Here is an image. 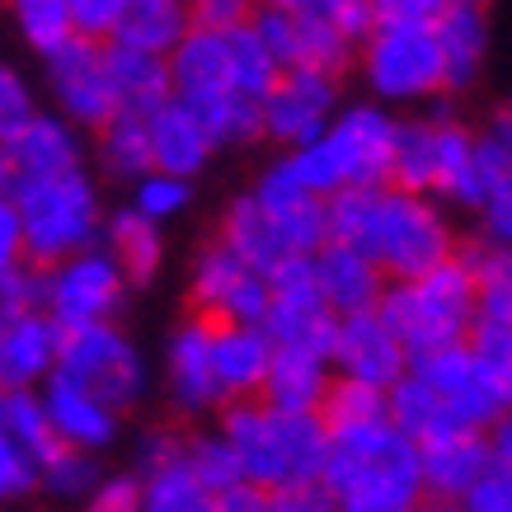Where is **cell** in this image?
Segmentation results:
<instances>
[{
    "label": "cell",
    "instance_id": "cell-43",
    "mask_svg": "<svg viewBox=\"0 0 512 512\" xmlns=\"http://www.w3.org/2000/svg\"><path fill=\"white\" fill-rule=\"evenodd\" d=\"M10 15H15L24 43L38 57L57 52L66 38H76L71 33V15H66V0H10Z\"/></svg>",
    "mask_w": 512,
    "mask_h": 512
},
{
    "label": "cell",
    "instance_id": "cell-26",
    "mask_svg": "<svg viewBox=\"0 0 512 512\" xmlns=\"http://www.w3.org/2000/svg\"><path fill=\"white\" fill-rule=\"evenodd\" d=\"M268 362H273V343L259 325H212V376H217L221 404L259 400Z\"/></svg>",
    "mask_w": 512,
    "mask_h": 512
},
{
    "label": "cell",
    "instance_id": "cell-45",
    "mask_svg": "<svg viewBox=\"0 0 512 512\" xmlns=\"http://www.w3.org/2000/svg\"><path fill=\"white\" fill-rule=\"evenodd\" d=\"M47 301V273L33 264H15L0 273V320L10 315H38Z\"/></svg>",
    "mask_w": 512,
    "mask_h": 512
},
{
    "label": "cell",
    "instance_id": "cell-2",
    "mask_svg": "<svg viewBox=\"0 0 512 512\" xmlns=\"http://www.w3.org/2000/svg\"><path fill=\"white\" fill-rule=\"evenodd\" d=\"M221 437L235 451L240 480L282 494L296 484H320L325 470L329 433L320 414H278L259 400H235L221 404Z\"/></svg>",
    "mask_w": 512,
    "mask_h": 512
},
{
    "label": "cell",
    "instance_id": "cell-21",
    "mask_svg": "<svg viewBox=\"0 0 512 512\" xmlns=\"http://www.w3.org/2000/svg\"><path fill=\"white\" fill-rule=\"evenodd\" d=\"M170 99H179L188 113L217 109L231 90V62H226V38L212 29H188L170 57Z\"/></svg>",
    "mask_w": 512,
    "mask_h": 512
},
{
    "label": "cell",
    "instance_id": "cell-15",
    "mask_svg": "<svg viewBox=\"0 0 512 512\" xmlns=\"http://www.w3.org/2000/svg\"><path fill=\"white\" fill-rule=\"evenodd\" d=\"M10 188L19 184H43V179H62V174L85 170V141L71 123H62L57 113H33L15 137L0 146Z\"/></svg>",
    "mask_w": 512,
    "mask_h": 512
},
{
    "label": "cell",
    "instance_id": "cell-23",
    "mask_svg": "<svg viewBox=\"0 0 512 512\" xmlns=\"http://www.w3.org/2000/svg\"><path fill=\"white\" fill-rule=\"evenodd\" d=\"M146 151H151V174H170V179H184L193 184L207 160H212V141L202 132V123L179 104V99H165L160 109H151L146 118Z\"/></svg>",
    "mask_w": 512,
    "mask_h": 512
},
{
    "label": "cell",
    "instance_id": "cell-6",
    "mask_svg": "<svg viewBox=\"0 0 512 512\" xmlns=\"http://www.w3.org/2000/svg\"><path fill=\"white\" fill-rule=\"evenodd\" d=\"M357 254H367L386 282H419L423 273L442 268L456 254V226L442 212V202L381 188Z\"/></svg>",
    "mask_w": 512,
    "mask_h": 512
},
{
    "label": "cell",
    "instance_id": "cell-22",
    "mask_svg": "<svg viewBox=\"0 0 512 512\" xmlns=\"http://www.w3.org/2000/svg\"><path fill=\"white\" fill-rule=\"evenodd\" d=\"M433 123V188L428 198H442L451 207H466V212H480V193H475V165H470V151H475V127L461 123L456 109H451L447 94H437L433 109L423 113Z\"/></svg>",
    "mask_w": 512,
    "mask_h": 512
},
{
    "label": "cell",
    "instance_id": "cell-28",
    "mask_svg": "<svg viewBox=\"0 0 512 512\" xmlns=\"http://www.w3.org/2000/svg\"><path fill=\"white\" fill-rule=\"evenodd\" d=\"M217 240L231 249L235 259L245 268H254L259 278H268L282 259H292L287 245H282L278 226L268 221V212L249 193H235L226 207H221V221H217Z\"/></svg>",
    "mask_w": 512,
    "mask_h": 512
},
{
    "label": "cell",
    "instance_id": "cell-3",
    "mask_svg": "<svg viewBox=\"0 0 512 512\" xmlns=\"http://www.w3.org/2000/svg\"><path fill=\"white\" fill-rule=\"evenodd\" d=\"M10 207L19 217L24 264L43 268V273L85 254V249H99L104 202H99V188H94V179L85 170L10 188Z\"/></svg>",
    "mask_w": 512,
    "mask_h": 512
},
{
    "label": "cell",
    "instance_id": "cell-14",
    "mask_svg": "<svg viewBox=\"0 0 512 512\" xmlns=\"http://www.w3.org/2000/svg\"><path fill=\"white\" fill-rule=\"evenodd\" d=\"M343 109V80L315 76V71H282L278 85L268 90V99L259 104L264 118V141L287 151H301L311 141L325 137L329 118Z\"/></svg>",
    "mask_w": 512,
    "mask_h": 512
},
{
    "label": "cell",
    "instance_id": "cell-57",
    "mask_svg": "<svg viewBox=\"0 0 512 512\" xmlns=\"http://www.w3.org/2000/svg\"><path fill=\"white\" fill-rule=\"evenodd\" d=\"M419 512H461V508H456V503H423Z\"/></svg>",
    "mask_w": 512,
    "mask_h": 512
},
{
    "label": "cell",
    "instance_id": "cell-12",
    "mask_svg": "<svg viewBox=\"0 0 512 512\" xmlns=\"http://www.w3.org/2000/svg\"><path fill=\"white\" fill-rule=\"evenodd\" d=\"M127 282L113 268L104 249H85L66 264L47 268V301L43 315L52 329H85V325H113V315L123 311Z\"/></svg>",
    "mask_w": 512,
    "mask_h": 512
},
{
    "label": "cell",
    "instance_id": "cell-4",
    "mask_svg": "<svg viewBox=\"0 0 512 512\" xmlns=\"http://www.w3.org/2000/svg\"><path fill=\"white\" fill-rule=\"evenodd\" d=\"M390 137H395V118L381 104H343L329 118L325 137L301 151H287L282 160L315 198H329L339 188H386Z\"/></svg>",
    "mask_w": 512,
    "mask_h": 512
},
{
    "label": "cell",
    "instance_id": "cell-18",
    "mask_svg": "<svg viewBox=\"0 0 512 512\" xmlns=\"http://www.w3.org/2000/svg\"><path fill=\"white\" fill-rule=\"evenodd\" d=\"M165 390L184 419H202L221 409V390L212 376V325L188 315L165 343Z\"/></svg>",
    "mask_w": 512,
    "mask_h": 512
},
{
    "label": "cell",
    "instance_id": "cell-54",
    "mask_svg": "<svg viewBox=\"0 0 512 512\" xmlns=\"http://www.w3.org/2000/svg\"><path fill=\"white\" fill-rule=\"evenodd\" d=\"M273 512H334V498L325 494V484H296L282 494H268Z\"/></svg>",
    "mask_w": 512,
    "mask_h": 512
},
{
    "label": "cell",
    "instance_id": "cell-32",
    "mask_svg": "<svg viewBox=\"0 0 512 512\" xmlns=\"http://www.w3.org/2000/svg\"><path fill=\"white\" fill-rule=\"evenodd\" d=\"M104 57H109V80H113L118 113L146 118L151 109H160L170 99V66H165V57L132 52V47H118V43H104Z\"/></svg>",
    "mask_w": 512,
    "mask_h": 512
},
{
    "label": "cell",
    "instance_id": "cell-25",
    "mask_svg": "<svg viewBox=\"0 0 512 512\" xmlns=\"http://www.w3.org/2000/svg\"><path fill=\"white\" fill-rule=\"evenodd\" d=\"M489 466H494L489 433H461V437L428 442V447H419L423 498L428 503H461L470 494V484L480 480Z\"/></svg>",
    "mask_w": 512,
    "mask_h": 512
},
{
    "label": "cell",
    "instance_id": "cell-36",
    "mask_svg": "<svg viewBox=\"0 0 512 512\" xmlns=\"http://www.w3.org/2000/svg\"><path fill=\"white\" fill-rule=\"evenodd\" d=\"M94 156H99V170L118 179V184H137L151 174V151H146V123L132 118V113H118L113 123L99 127V141H94Z\"/></svg>",
    "mask_w": 512,
    "mask_h": 512
},
{
    "label": "cell",
    "instance_id": "cell-49",
    "mask_svg": "<svg viewBox=\"0 0 512 512\" xmlns=\"http://www.w3.org/2000/svg\"><path fill=\"white\" fill-rule=\"evenodd\" d=\"M174 461H184V428H170V423H160V428H146L137 442V480L146 475H156V470L174 466Z\"/></svg>",
    "mask_w": 512,
    "mask_h": 512
},
{
    "label": "cell",
    "instance_id": "cell-20",
    "mask_svg": "<svg viewBox=\"0 0 512 512\" xmlns=\"http://www.w3.org/2000/svg\"><path fill=\"white\" fill-rule=\"evenodd\" d=\"M38 404H43L47 423H52V437L71 451H85V456L109 451L118 442V433H123V419L113 414L109 404H99L94 395H85L57 372L38 386Z\"/></svg>",
    "mask_w": 512,
    "mask_h": 512
},
{
    "label": "cell",
    "instance_id": "cell-37",
    "mask_svg": "<svg viewBox=\"0 0 512 512\" xmlns=\"http://www.w3.org/2000/svg\"><path fill=\"white\" fill-rule=\"evenodd\" d=\"M226 38V62H231V90L249 104H264L268 90L278 85V62L268 57V47L259 43V33L249 24H235V29L221 33Z\"/></svg>",
    "mask_w": 512,
    "mask_h": 512
},
{
    "label": "cell",
    "instance_id": "cell-39",
    "mask_svg": "<svg viewBox=\"0 0 512 512\" xmlns=\"http://www.w3.org/2000/svg\"><path fill=\"white\" fill-rule=\"evenodd\" d=\"M184 470L212 498L235 489V484H245L240 480V466H235V451L226 447V437H221L217 428H193V433H184Z\"/></svg>",
    "mask_w": 512,
    "mask_h": 512
},
{
    "label": "cell",
    "instance_id": "cell-58",
    "mask_svg": "<svg viewBox=\"0 0 512 512\" xmlns=\"http://www.w3.org/2000/svg\"><path fill=\"white\" fill-rule=\"evenodd\" d=\"M0 198H10V174H5V160H0Z\"/></svg>",
    "mask_w": 512,
    "mask_h": 512
},
{
    "label": "cell",
    "instance_id": "cell-29",
    "mask_svg": "<svg viewBox=\"0 0 512 512\" xmlns=\"http://www.w3.org/2000/svg\"><path fill=\"white\" fill-rule=\"evenodd\" d=\"M99 235H104V254L123 273L127 292L156 282L160 264H165V235H160V226L141 221L132 207H118V212H104V231Z\"/></svg>",
    "mask_w": 512,
    "mask_h": 512
},
{
    "label": "cell",
    "instance_id": "cell-17",
    "mask_svg": "<svg viewBox=\"0 0 512 512\" xmlns=\"http://www.w3.org/2000/svg\"><path fill=\"white\" fill-rule=\"evenodd\" d=\"M329 372L343 376V381H362L372 390H390L409 372V357L395 343V334L376 320V311H367L339 320L334 348H329Z\"/></svg>",
    "mask_w": 512,
    "mask_h": 512
},
{
    "label": "cell",
    "instance_id": "cell-9",
    "mask_svg": "<svg viewBox=\"0 0 512 512\" xmlns=\"http://www.w3.org/2000/svg\"><path fill=\"white\" fill-rule=\"evenodd\" d=\"M409 376H419L437 400L447 404V414L466 433H489L498 423H508L512 404V376L484 367L466 343H451L437 353L409 357Z\"/></svg>",
    "mask_w": 512,
    "mask_h": 512
},
{
    "label": "cell",
    "instance_id": "cell-35",
    "mask_svg": "<svg viewBox=\"0 0 512 512\" xmlns=\"http://www.w3.org/2000/svg\"><path fill=\"white\" fill-rule=\"evenodd\" d=\"M0 428L10 433V442L38 470L62 451V442L52 437V423H47L43 404H38V390H0Z\"/></svg>",
    "mask_w": 512,
    "mask_h": 512
},
{
    "label": "cell",
    "instance_id": "cell-13",
    "mask_svg": "<svg viewBox=\"0 0 512 512\" xmlns=\"http://www.w3.org/2000/svg\"><path fill=\"white\" fill-rule=\"evenodd\" d=\"M188 301H193V315L207 325H259L268 311V282L212 235L207 245H198Z\"/></svg>",
    "mask_w": 512,
    "mask_h": 512
},
{
    "label": "cell",
    "instance_id": "cell-56",
    "mask_svg": "<svg viewBox=\"0 0 512 512\" xmlns=\"http://www.w3.org/2000/svg\"><path fill=\"white\" fill-rule=\"evenodd\" d=\"M217 512H273V508H268L264 489H254V484H235V489L217 494Z\"/></svg>",
    "mask_w": 512,
    "mask_h": 512
},
{
    "label": "cell",
    "instance_id": "cell-52",
    "mask_svg": "<svg viewBox=\"0 0 512 512\" xmlns=\"http://www.w3.org/2000/svg\"><path fill=\"white\" fill-rule=\"evenodd\" d=\"M193 29H212L226 33L235 24H249V15L259 10V0H184Z\"/></svg>",
    "mask_w": 512,
    "mask_h": 512
},
{
    "label": "cell",
    "instance_id": "cell-48",
    "mask_svg": "<svg viewBox=\"0 0 512 512\" xmlns=\"http://www.w3.org/2000/svg\"><path fill=\"white\" fill-rule=\"evenodd\" d=\"M127 0H66V15H71V33L90 38V43H109L118 19H123Z\"/></svg>",
    "mask_w": 512,
    "mask_h": 512
},
{
    "label": "cell",
    "instance_id": "cell-38",
    "mask_svg": "<svg viewBox=\"0 0 512 512\" xmlns=\"http://www.w3.org/2000/svg\"><path fill=\"white\" fill-rule=\"evenodd\" d=\"M470 165H475V193H480V207L489 198H498V193H512V123H508V113H494L489 127L475 132Z\"/></svg>",
    "mask_w": 512,
    "mask_h": 512
},
{
    "label": "cell",
    "instance_id": "cell-55",
    "mask_svg": "<svg viewBox=\"0 0 512 512\" xmlns=\"http://www.w3.org/2000/svg\"><path fill=\"white\" fill-rule=\"evenodd\" d=\"M15 264H24V240H19V217L10 198H0V273H10Z\"/></svg>",
    "mask_w": 512,
    "mask_h": 512
},
{
    "label": "cell",
    "instance_id": "cell-41",
    "mask_svg": "<svg viewBox=\"0 0 512 512\" xmlns=\"http://www.w3.org/2000/svg\"><path fill=\"white\" fill-rule=\"evenodd\" d=\"M320 423L325 433H339V428H362V423L386 419V390H372L362 381H343V376H329L325 400H320Z\"/></svg>",
    "mask_w": 512,
    "mask_h": 512
},
{
    "label": "cell",
    "instance_id": "cell-46",
    "mask_svg": "<svg viewBox=\"0 0 512 512\" xmlns=\"http://www.w3.org/2000/svg\"><path fill=\"white\" fill-rule=\"evenodd\" d=\"M38 113V94L10 62H0V146Z\"/></svg>",
    "mask_w": 512,
    "mask_h": 512
},
{
    "label": "cell",
    "instance_id": "cell-27",
    "mask_svg": "<svg viewBox=\"0 0 512 512\" xmlns=\"http://www.w3.org/2000/svg\"><path fill=\"white\" fill-rule=\"evenodd\" d=\"M57 367V329L43 311L0 320V390H38Z\"/></svg>",
    "mask_w": 512,
    "mask_h": 512
},
{
    "label": "cell",
    "instance_id": "cell-33",
    "mask_svg": "<svg viewBox=\"0 0 512 512\" xmlns=\"http://www.w3.org/2000/svg\"><path fill=\"white\" fill-rule=\"evenodd\" d=\"M188 29H193V19H188L184 0H127L109 43L151 52V57H170Z\"/></svg>",
    "mask_w": 512,
    "mask_h": 512
},
{
    "label": "cell",
    "instance_id": "cell-47",
    "mask_svg": "<svg viewBox=\"0 0 512 512\" xmlns=\"http://www.w3.org/2000/svg\"><path fill=\"white\" fill-rule=\"evenodd\" d=\"M33 494H38V466L0 428V508H15V503H24Z\"/></svg>",
    "mask_w": 512,
    "mask_h": 512
},
{
    "label": "cell",
    "instance_id": "cell-11",
    "mask_svg": "<svg viewBox=\"0 0 512 512\" xmlns=\"http://www.w3.org/2000/svg\"><path fill=\"white\" fill-rule=\"evenodd\" d=\"M43 76H47V94H52V104H57V118L71 123L76 132H99L104 123L118 118L104 43L66 38L57 52L43 57Z\"/></svg>",
    "mask_w": 512,
    "mask_h": 512
},
{
    "label": "cell",
    "instance_id": "cell-51",
    "mask_svg": "<svg viewBox=\"0 0 512 512\" xmlns=\"http://www.w3.org/2000/svg\"><path fill=\"white\" fill-rule=\"evenodd\" d=\"M76 512H141V480L132 470L104 475V480L94 484V494L85 498Z\"/></svg>",
    "mask_w": 512,
    "mask_h": 512
},
{
    "label": "cell",
    "instance_id": "cell-34",
    "mask_svg": "<svg viewBox=\"0 0 512 512\" xmlns=\"http://www.w3.org/2000/svg\"><path fill=\"white\" fill-rule=\"evenodd\" d=\"M386 188L428 198V188H433V123L428 118H395Z\"/></svg>",
    "mask_w": 512,
    "mask_h": 512
},
{
    "label": "cell",
    "instance_id": "cell-31",
    "mask_svg": "<svg viewBox=\"0 0 512 512\" xmlns=\"http://www.w3.org/2000/svg\"><path fill=\"white\" fill-rule=\"evenodd\" d=\"M386 423L400 437H409L414 447H428V442H442V437L466 433V428L447 414V404L437 400L433 390L423 386L419 376H409V372L386 390Z\"/></svg>",
    "mask_w": 512,
    "mask_h": 512
},
{
    "label": "cell",
    "instance_id": "cell-44",
    "mask_svg": "<svg viewBox=\"0 0 512 512\" xmlns=\"http://www.w3.org/2000/svg\"><path fill=\"white\" fill-rule=\"evenodd\" d=\"M188 202H193V184L184 179H170V174H146L132 184V212L151 226H165V221L184 217Z\"/></svg>",
    "mask_w": 512,
    "mask_h": 512
},
{
    "label": "cell",
    "instance_id": "cell-7",
    "mask_svg": "<svg viewBox=\"0 0 512 512\" xmlns=\"http://www.w3.org/2000/svg\"><path fill=\"white\" fill-rule=\"evenodd\" d=\"M52 372L66 376L85 395H94L99 404H109L118 419L151 395V367H146L141 348L118 325L62 329L57 334V367Z\"/></svg>",
    "mask_w": 512,
    "mask_h": 512
},
{
    "label": "cell",
    "instance_id": "cell-30",
    "mask_svg": "<svg viewBox=\"0 0 512 512\" xmlns=\"http://www.w3.org/2000/svg\"><path fill=\"white\" fill-rule=\"evenodd\" d=\"M329 362L311 353H292V348H273L268 376L259 386V404L278 409V414H315L329 386Z\"/></svg>",
    "mask_w": 512,
    "mask_h": 512
},
{
    "label": "cell",
    "instance_id": "cell-50",
    "mask_svg": "<svg viewBox=\"0 0 512 512\" xmlns=\"http://www.w3.org/2000/svg\"><path fill=\"white\" fill-rule=\"evenodd\" d=\"M456 508L461 512H512V466L494 461L480 480L470 484V494Z\"/></svg>",
    "mask_w": 512,
    "mask_h": 512
},
{
    "label": "cell",
    "instance_id": "cell-1",
    "mask_svg": "<svg viewBox=\"0 0 512 512\" xmlns=\"http://www.w3.org/2000/svg\"><path fill=\"white\" fill-rule=\"evenodd\" d=\"M320 484L334 498V512H419L428 503L419 480V447L386 419L329 433Z\"/></svg>",
    "mask_w": 512,
    "mask_h": 512
},
{
    "label": "cell",
    "instance_id": "cell-19",
    "mask_svg": "<svg viewBox=\"0 0 512 512\" xmlns=\"http://www.w3.org/2000/svg\"><path fill=\"white\" fill-rule=\"evenodd\" d=\"M433 38L442 52V94H466L484 76L494 29H489V5L480 0H456L433 19Z\"/></svg>",
    "mask_w": 512,
    "mask_h": 512
},
{
    "label": "cell",
    "instance_id": "cell-8",
    "mask_svg": "<svg viewBox=\"0 0 512 512\" xmlns=\"http://www.w3.org/2000/svg\"><path fill=\"white\" fill-rule=\"evenodd\" d=\"M357 71L386 104H423L442 94V52L433 24H376L357 43Z\"/></svg>",
    "mask_w": 512,
    "mask_h": 512
},
{
    "label": "cell",
    "instance_id": "cell-16",
    "mask_svg": "<svg viewBox=\"0 0 512 512\" xmlns=\"http://www.w3.org/2000/svg\"><path fill=\"white\" fill-rule=\"evenodd\" d=\"M249 198L259 202L268 212V221L278 226L287 254L311 259L315 249L325 245V198H315L311 188H301V179H296L292 165L282 156L273 165H264L259 184L249 188Z\"/></svg>",
    "mask_w": 512,
    "mask_h": 512
},
{
    "label": "cell",
    "instance_id": "cell-42",
    "mask_svg": "<svg viewBox=\"0 0 512 512\" xmlns=\"http://www.w3.org/2000/svg\"><path fill=\"white\" fill-rule=\"evenodd\" d=\"M141 512H217V498L188 475L184 461H174L141 480Z\"/></svg>",
    "mask_w": 512,
    "mask_h": 512
},
{
    "label": "cell",
    "instance_id": "cell-24",
    "mask_svg": "<svg viewBox=\"0 0 512 512\" xmlns=\"http://www.w3.org/2000/svg\"><path fill=\"white\" fill-rule=\"evenodd\" d=\"M311 273H315V292H320V301H325L339 320L376 311V301H381V292H386L381 268H376L367 254L343 249V245H320L315 249Z\"/></svg>",
    "mask_w": 512,
    "mask_h": 512
},
{
    "label": "cell",
    "instance_id": "cell-5",
    "mask_svg": "<svg viewBox=\"0 0 512 512\" xmlns=\"http://www.w3.org/2000/svg\"><path fill=\"white\" fill-rule=\"evenodd\" d=\"M470 311H475V282L456 264V254L442 268L423 273L419 282H386V292L376 301V320L395 334L404 357L466 343Z\"/></svg>",
    "mask_w": 512,
    "mask_h": 512
},
{
    "label": "cell",
    "instance_id": "cell-40",
    "mask_svg": "<svg viewBox=\"0 0 512 512\" xmlns=\"http://www.w3.org/2000/svg\"><path fill=\"white\" fill-rule=\"evenodd\" d=\"M104 475H109V470L99 466V456L62 447L43 470H38V494H47L52 503H66V508H80Z\"/></svg>",
    "mask_w": 512,
    "mask_h": 512
},
{
    "label": "cell",
    "instance_id": "cell-10",
    "mask_svg": "<svg viewBox=\"0 0 512 512\" xmlns=\"http://www.w3.org/2000/svg\"><path fill=\"white\" fill-rule=\"evenodd\" d=\"M268 311L259 320L264 339L273 348H292V353H311L329 362V348H334V329H339V315L329 311L320 292H315V273L311 259H282L273 273H268Z\"/></svg>",
    "mask_w": 512,
    "mask_h": 512
},
{
    "label": "cell",
    "instance_id": "cell-53",
    "mask_svg": "<svg viewBox=\"0 0 512 512\" xmlns=\"http://www.w3.org/2000/svg\"><path fill=\"white\" fill-rule=\"evenodd\" d=\"M456 0H372L376 24H433Z\"/></svg>",
    "mask_w": 512,
    "mask_h": 512
}]
</instances>
